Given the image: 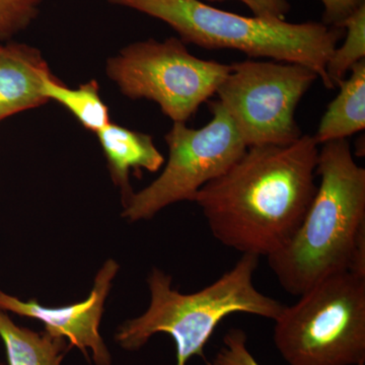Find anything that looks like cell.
Instances as JSON below:
<instances>
[{"mask_svg": "<svg viewBox=\"0 0 365 365\" xmlns=\"http://www.w3.org/2000/svg\"><path fill=\"white\" fill-rule=\"evenodd\" d=\"M318 153L311 135L287 145L247 148L194 200L213 237L227 248L259 257L285 246L316 194Z\"/></svg>", "mask_w": 365, "mask_h": 365, "instance_id": "cell-1", "label": "cell"}, {"mask_svg": "<svg viewBox=\"0 0 365 365\" xmlns=\"http://www.w3.org/2000/svg\"><path fill=\"white\" fill-rule=\"evenodd\" d=\"M316 175L321 182L304 220L267 257L280 287L294 297L334 274L365 277V170L347 139L321 144Z\"/></svg>", "mask_w": 365, "mask_h": 365, "instance_id": "cell-2", "label": "cell"}, {"mask_svg": "<svg viewBox=\"0 0 365 365\" xmlns=\"http://www.w3.org/2000/svg\"><path fill=\"white\" fill-rule=\"evenodd\" d=\"M259 259L242 254L217 280L189 294L173 289L172 277L153 268L148 278L150 307L141 316L122 324L115 341L127 351H136L153 336L168 334L176 344L177 365H186L192 357H203L215 329L230 314H250L275 321L285 306L255 287Z\"/></svg>", "mask_w": 365, "mask_h": 365, "instance_id": "cell-3", "label": "cell"}, {"mask_svg": "<svg viewBox=\"0 0 365 365\" xmlns=\"http://www.w3.org/2000/svg\"><path fill=\"white\" fill-rule=\"evenodd\" d=\"M172 26L184 43L205 49L237 50L251 58H270L309 67L328 90L326 66L344 29L324 23L244 16L199 0H110Z\"/></svg>", "mask_w": 365, "mask_h": 365, "instance_id": "cell-4", "label": "cell"}, {"mask_svg": "<svg viewBox=\"0 0 365 365\" xmlns=\"http://www.w3.org/2000/svg\"><path fill=\"white\" fill-rule=\"evenodd\" d=\"M274 322V344L289 365L365 364V277L329 276Z\"/></svg>", "mask_w": 365, "mask_h": 365, "instance_id": "cell-5", "label": "cell"}, {"mask_svg": "<svg viewBox=\"0 0 365 365\" xmlns=\"http://www.w3.org/2000/svg\"><path fill=\"white\" fill-rule=\"evenodd\" d=\"M230 71V64L198 58L177 38L133 43L107 63L108 76L123 95L153 101L182 123L215 95Z\"/></svg>", "mask_w": 365, "mask_h": 365, "instance_id": "cell-6", "label": "cell"}, {"mask_svg": "<svg viewBox=\"0 0 365 365\" xmlns=\"http://www.w3.org/2000/svg\"><path fill=\"white\" fill-rule=\"evenodd\" d=\"M318 78L300 64L249 59L230 64L215 95L247 148L287 145L302 135L295 112Z\"/></svg>", "mask_w": 365, "mask_h": 365, "instance_id": "cell-7", "label": "cell"}, {"mask_svg": "<svg viewBox=\"0 0 365 365\" xmlns=\"http://www.w3.org/2000/svg\"><path fill=\"white\" fill-rule=\"evenodd\" d=\"M210 122L190 128L174 122L165 135L169 160L160 176L123 203L122 216L128 222L151 220L162 209L194 202L199 190L220 177L246 153L247 146L234 122L217 100L209 102Z\"/></svg>", "mask_w": 365, "mask_h": 365, "instance_id": "cell-8", "label": "cell"}, {"mask_svg": "<svg viewBox=\"0 0 365 365\" xmlns=\"http://www.w3.org/2000/svg\"><path fill=\"white\" fill-rule=\"evenodd\" d=\"M119 271L116 261L109 259L98 270L88 299L79 304L59 307L41 306L36 299L24 302L0 290V309L25 318L38 319L45 331L54 337L64 338L69 345L83 352L96 365H111L112 356L100 333L106 299L111 290L113 279Z\"/></svg>", "mask_w": 365, "mask_h": 365, "instance_id": "cell-9", "label": "cell"}, {"mask_svg": "<svg viewBox=\"0 0 365 365\" xmlns=\"http://www.w3.org/2000/svg\"><path fill=\"white\" fill-rule=\"evenodd\" d=\"M50 76L39 50L19 43L0 45V121L46 104L43 86Z\"/></svg>", "mask_w": 365, "mask_h": 365, "instance_id": "cell-10", "label": "cell"}, {"mask_svg": "<svg viewBox=\"0 0 365 365\" xmlns=\"http://www.w3.org/2000/svg\"><path fill=\"white\" fill-rule=\"evenodd\" d=\"M115 185L121 190L122 202L134 193L129 182L131 170L158 172L165 163L153 137L110 123L97 133Z\"/></svg>", "mask_w": 365, "mask_h": 365, "instance_id": "cell-11", "label": "cell"}, {"mask_svg": "<svg viewBox=\"0 0 365 365\" xmlns=\"http://www.w3.org/2000/svg\"><path fill=\"white\" fill-rule=\"evenodd\" d=\"M337 97L327 108L314 139L319 145L347 139L365 128V59L355 64L338 85Z\"/></svg>", "mask_w": 365, "mask_h": 365, "instance_id": "cell-12", "label": "cell"}, {"mask_svg": "<svg viewBox=\"0 0 365 365\" xmlns=\"http://www.w3.org/2000/svg\"><path fill=\"white\" fill-rule=\"evenodd\" d=\"M0 338L9 365H61L67 350L71 348L64 338L16 325L1 309Z\"/></svg>", "mask_w": 365, "mask_h": 365, "instance_id": "cell-13", "label": "cell"}, {"mask_svg": "<svg viewBox=\"0 0 365 365\" xmlns=\"http://www.w3.org/2000/svg\"><path fill=\"white\" fill-rule=\"evenodd\" d=\"M43 95L63 106L88 130H102L110 121L109 108L100 95L97 81H91L76 88H69L54 76L46 79Z\"/></svg>", "mask_w": 365, "mask_h": 365, "instance_id": "cell-14", "label": "cell"}, {"mask_svg": "<svg viewBox=\"0 0 365 365\" xmlns=\"http://www.w3.org/2000/svg\"><path fill=\"white\" fill-rule=\"evenodd\" d=\"M345 40L336 47L326 66L327 76L336 88L355 64L365 59V4L343 23Z\"/></svg>", "mask_w": 365, "mask_h": 365, "instance_id": "cell-15", "label": "cell"}, {"mask_svg": "<svg viewBox=\"0 0 365 365\" xmlns=\"http://www.w3.org/2000/svg\"><path fill=\"white\" fill-rule=\"evenodd\" d=\"M41 0H0V41L25 30L38 13Z\"/></svg>", "mask_w": 365, "mask_h": 365, "instance_id": "cell-16", "label": "cell"}, {"mask_svg": "<svg viewBox=\"0 0 365 365\" xmlns=\"http://www.w3.org/2000/svg\"><path fill=\"white\" fill-rule=\"evenodd\" d=\"M212 365L261 364L250 351L247 334L241 329L232 328L228 330L223 337L222 347L216 353Z\"/></svg>", "mask_w": 365, "mask_h": 365, "instance_id": "cell-17", "label": "cell"}, {"mask_svg": "<svg viewBox=\"0 0 365 365\" xmlns=\"http://www.w3.org/2000/svg\"><path fill=\"white\" fill-rule=\"evenodd\" d=\"M324 6L323 21L327 26L342 28L343 23L365 0H319Z\"/></svg>", "mask_w": 365, "mask_h": 365, "instance_id": "cell-18", "label": "cell"}, {"mask_svg": "<svg viewBox=\"0 0 365 365\" xmlns=\"http://www.w3.org/2000/svg\"><path fill=\"white\" fill-rule=\"evenodd\" d=\"M208 2H223L228 0H206ZM251 9L254 16L261 18L285 20L290 6L287 0H237Z\"/></svg>", "mask_w": 365, "mask_h": 365, "instance_id": "cell-19", "label": "cell"}, {"mask_svg": "<svg viewBox=\"0 0 365 365\" xmlns=\"http://www.w3.org/2000/svg\"><path fill=\"white\" fill-rule=\"evenodd\" d=\"M0 365H2L1 364H0Z\"/></svg>", "mask_w": 365, "mask_h": 365, "instance_id": "cell-20", "label": "cell"}]
</instances>
